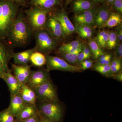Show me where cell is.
<instances>
[{"mask_svg": "<svg viewBox=\"0 0 122 122\" xmlns=\"http://www.w3.org/2000/svg\"><path fill=\"white\" fill-rule=\"evenodd\" d=\"M37 114L29 118L22 120V122H39Z\"/></svg>", "mask_w": 122, "mask_h": 122, "instance_id": "39", "label": "cell"}, {"mask_svg": "<svg viewBox=\"0 0 122 122\" xmlns=\"http://www.w3.org/2000/svg\"><path fill=\"white\" fill-rule=\"evenodd\" d=\"M20 94L22 99L26 104L36 105V98L35 92L26 84H21Z\"/></svg>", "mask_w": 122, "mask_h": 122, "instance_id": "16", "label": "cell"}, {"mask_svg": "<svg viewBox=\"0 0 122 122\" xmlns=\"http://www.w3.org/2000/svg\"><path fill=\"white\" fill-rule=\"evenodd\" d=\"M45 29L57 41L65 38L61 24L54 14L47 17Z\"/></svg>", "mask_w": 122, "mask_h": 122, "instance_id": "9", "label": "cell"}, {"mask_svg": "<svg viewBox=\"0 0 122 122\" xmlns=\"http://www.w3.org/2000/svg\"><path fill=\"white\" fill-rule=\"evenodd\" d=\"M36 51L47 55L55 49L57 41L45 29L34 32Z\"/></svg>", "mask_w": 122, "mask_h": 122, "instance_id": "3", "label": "cell"}, {"mask_svg": "<svg viewBox=\"0 0 122 122\" xmlns=\"http://www.w3.org/2000/svg\"><path fill=\"white\" fill-rule=\"evenodd\" d=\"M32 32L26 18L20 14L12 25L8 37L14 45L22 46L28 42Z\"/></svg>", "mask_w": 122, "mask_h": 122, "instance_id": "1", "label": "cell"}, {"mask_svg": "<svg viewBox=\"0 0 122 122\" xmlns=\"http://www.w3.org/2000/svg\"><path fill=\"white\" fill-rule=\"evenodd\" d=\"M45 56L46 59V65L49 71L59 70L72 72H81V66L70 65L61 58L49 55Z\"/></svg>", "mask_w": 122, "mask_h": 122, "instance_id": "6", "label": "cell"}, {"mask_svg": "<svg viewBox=\"0 0 122 122\" xmlns=\"http://www.w3.org/2000/svg\"><path fill=\"white\" fill-rule=\"evenodd\" d=\"M96 9L95 8L76 13L74 20L76 24L85 25L91 26H94Z\"/></svg>", "mask_w": 122, "mask_h": 122, "instance_id": "11", "label": "cell"}, {"mask_svg": "<svg viewBox=\"0 0 122 122\" xmlns=\"http://www.w3.org/2000/svg\"><path fill=\"white\" fill-rule=\"evenodd\" d=\"M26 104L20 93L11 95L10 105L8 109L14 116H17Z\"/></svg>", "mask_w": 122, "mask_h": 122, "instance_id": "14", "label": "cell"}, {"mask_svg": "<svg viewBox=\"0 0 122 122\" xmlns=\"http://www.w3.org/2000/svg\"><path fill=\"white\" fill-rule=\"evenodd\" d=\"M117 36V44L118 43H120V42L122 41V26L119 28L117 30V32H116Z\"/></svg>", "mask_w": 122, "mask_h": 122, "instance_id": "38", "label": "cell"}, {"mask_svg": "<svg viewBox=\"0 0 122 122\" xmlns=\"http://www.w3.org/2000/svg\"><path fill=\"white\" fill-rule=\"evenodd\" d=\"M11 1H16V2H19V3H22L24 2L25 0H10Z\"/></svg>", "mask_w": 122, "mask_h": 122, "instance_id": "43", "label": "cell"}, {"mask_svg": "<svg viewBox=\"0 0 122 122\" xmlns=\"http://www.w3.org/2000/svg\"><path fill=\"white\" fill-rule=\"evenodd\" d=\"M54 15L61 24L65 37L76 32L75 27L69 19L64 10H62Z\"/></svg>", "mask_w": 122, "mask_h": 122, "instance_id": "10", "label": "cell"}, {"mask_svg": "<svg viewBox=\"0 0 122 122\" xmlns=\"http://www.w3.org/2000/svg\"><path fill=\"white\" fill-rule=\"evenodd\" d=\"M49 81H50V77L49 71L39 69L31 71L29 79L26 85L34 90L42 83Z\"/></svg>", "mask_w": 122, "mask_h": 122, "instance_id": "8", "label": "cell"}, {"mask_svg": "<svg viewBox=\"0 0 122 122\" xmlns=\"http://www.w3.org/2000/svg\"><path fill=\"white\" fill-rule=\"evenodd\" d=\"M109 32L106 30L99 31L95 39L101 48L107 47L109 37Z\"/></svg>", "mask_w": 122, "mask_h": 122, "instance_id": "27", "label": "cell"}, {"mask_svg": "<svg viewBox=\"0 0 122 122\" xmlns=\"http://www.w3.org/2000/svg\"><path fill=\"white\" fill-rule=\"evenodd\" d=\"M75 27L76 32L83 39H88L92 36L93 31L92 27L88 25L76 24Z\"/></svg>", "mask_w": 122, "mask_h": 122, "instance_id": "23", "label": "cell"}, {"mask_svg": "<svg viewBox=\"0 0 122 122\" xmlns=\"http://www.w3.org/2000/svg\"><path fill=\"white\" fill-rule=\"evenodd\" d=\"M114 9L118 13H122V0H115L113 4Z\"/></svg>", "mask_w": 122, "mask_h": 122, "instance_id": "32", "label": "cell"}, {"mask_svg": "<svg viewBox=\"0 0 122 122\" xmlns=\"http://www.w3.org/2000/svg\"><path fill=\"white\" fill-rule=\"evenodd\" d=\"M35 51H37L35 47L32 49L14 54L13 57L14 64L18 65L28 64L30 62L31 55Z\"/></svg>", "mask_w": 122, "mask_h": 122, "instance_id": "17", "label": "cell"}, {"mask_svg": "<svg viewBox=\"0 0 122 122\" xmlns=\"http://www.w3.org/2000/svg\"><path fill=\"white\" fill-rule=\"evenodd\" d=\"M30 61L33 65L41 67L46 65V59L45 55L38 51H35L31 55Z\"/></svg>", "mask_w": 122, "mask_h": 122, "instance_id": "25", "label": "cell"}, {"mask_svg": "<svg viewBox=\"0 0 122 122\" xmlns=\"http://www.w3.org/2000/svg\"><path fill=\"white\" fill-rule=\"evenodd\" d=\"M87 59V57L85 56L82 50L81 52L79 54L78 56V63H81L83 61Z\"/></svg>", "mask_w": 122, "mask_h": 122, "instance_id": "37", "label": "cell"}, {"mask_svg": "<svg viewBox=\"0 0 122 122\" xmlns=\"http://www.w3.org/2000/svg\"><path fill=\"white\" fill-rule=\"evenodd\" d=\"M37 110L36 105L26 104L17 117L22 121L37 114Z\"/></svg>", "mask_w": 122, "mask_h": 122, "instance_id": "20", "label": "cell"}, {"mask_svg": "<svg viewBox=\"0 0 122 122\" xmlns=\"http://www.w3.org/2000/svg\"><path fill=\"white\" fill-rule=\"evenodd\" d=\"M14 116L8 109L0 113V122H13Z\"/></svg>", "mask_w": 122, "mask_h": 122, "instance_id": "31", "label": "cell"}, {"mask_svg": "<svg viewBox=\"0 0 122 122\" xmlns=\"http://www.w3.org/2000/svg\"><path fill=\"white\" fill-rule=\"evenodd\" d=\"M122 22V18L120 14L113 12L110 14L108 20L103 27L113 28L120 25Z\"/></svg>", "mask_w": 122, "mask_h": 122, "instance_id": "26", "label": "cell"}, {"mask_svg": "<svg viewBox=\"0 0 122 122\" xmlns=\"http://www.w3.org/2000/svg\"><path fill=\"white\" fill-rule=\"evenodd\" d=\"M7 72L5 69L2 62L0 60V78H2L3 74L5 72Z\"/></svg>", "mask_w": 122, "mask_h": 122, "instance_id": "40", "label": "cell"}, {"mask_svg": "<svg viewBox=\"0 0 122 122\" xmlns=\"http://www.w3.org/2000/svg\"><path fill=\"white\" fill-rule=\"evenodd\" d=\"M33 90L36 95V101H59L56 89L51 81L44 82Z\"/></svg>", "mask_w": 122, "mask_h": 122, "instance_id": "7", "label": "cell"}, {"mask_svg": "<svg viewBox=\"0 0 122 122\" xmlns=\"http://www.w3.org/2000/svg\"><path fill=\"white\" fill-rule=\"evenodd\" d=\"M116 54L118 59H122V43H120L118 46L115 51Z\"/></svg>", "mask_w": 122, "mask_h": 122, "instance_id": "34", "label": "cell"}, {"mask_svg": "<svg viewBox=\"0 0 122 122\" xmlns=\"http://www.w3.org/2000/svg\"><path fill=\"white\" fill-rule=\"evenodd\" d=\"M94 5L92 0H76L73 4V10L75 14L90 9Z\"/></svg>", "mask_w": 122, "mask_h": 122, "instance_id": "18", "label": "cell"}, {"mask_svg": "<svg viewBox=\"0 0 122 122\" xmlns=\"http://www.w3.org/2000/svg\"><path fill=\"white\" fill-rule=\"evenodd\" d=\"M14 54L12 51L0 45V60L2 62L7 71L10 70L8 67V63Z\"/></svg>", "mask_w": 122, "mask_h": 122, "instance_id": "21", "label": "cell"}, {"mask_svg": "<svg viewBox=\"0 0 122 122\" xmlns=\"http://www.w3.org/2000/svg\"><path fill=\"white\" fill-rule=\"evenodd\" d=\"M113 78L116 80L122 82V71L119 72L116 75H114Z\"/></svg>", "mask_w": 122, "mask_h": 122, "instance_id": "41", "label": "cell"}, {"mask_svg": "<svg viewBox=\"0 0 122 122\" xmlns=\"http://www.w3.org/2000/svg\"><path fill=\"white\" fill-rule=\"evenodd\" d=\"M40 122H54L52 121H51V120L44 118Z\"/></svg>", "mask_w": 122, "mask_h": 122, "instance_id": "42", "label": "cell"}, {"mask_svg": "<svg viewBox=\"0 0 122 122\" xmlns=\"http://www.w3.org/2000/svg\"><path fill=\"white\" fill-rule=\"evenodd\" d=\"M94 70L105 76H111L110 64L108 65H101L96 63L94 65Z\"/></svg>", "mask_w": 122, "mask_h": 122, "instance_id": "29", "label": "cell"}, {"mask_svg": "<svg viewBox=\"0 0 122 122\" xmlns=\"http://www.w3.org/2000/svg\"><path fill=\"white\" fill-rule=\"evenodd\" d=\"M50 9L34 7L27 11L26 19L33 32L42 30L45 26Z\"/></svg>", "mask_w": 122, "mask_h": 122, "instance_id": "4", "label": "cell"}, {"mask_svg": "<svg viewBox=\"0 0 122 122\" xmlns=\"http://www.w3.org/2000/svg\"><path fill=\"white\" fill-rule=\"evenodd\" d=\"M12 69L14 76L22 84H26L28 81L31 70L28 64L18 65L12 64Z\"/></svg>", "mask_w": 122, "mask_h": 122, "instance_id": "12", "label": "cell"}, {"mask_svg": "<svg viewBox=\"0 0 122 122\" xmlns=\"http://www.w3.org/2000/svg\"><path fill=\"white\" fill-rule=\"evenodd\" d=\"M117 45V40L116 32L114 31L109 32V37L107 42V46L109 50L113 49Z\"/></svg>", "mask_w": 122, "mask_h": 122, "instance_id": "30", "label": "cell"}, {"mask_svg": "<svg viewBox=\"0 0 122 122\" xmlns=\"http://www.w3.org/2000/svg\"><path fill=\"white\" fill-rule=\"evenodd\" d=\"M83 45L79 48L78 50L74 52L67 53L58 54L62 58L65 60L68 63L72 65L76 66L75 65L77 64V57L79 54L82 51Z\"/></svg>", "mask_w": 122, "mask_h": 122, "instance_id": "24", "label": "cell"}, {"mask_svg": "<svg viewBox=\"0 0 122 122\" xmlns=\"http://www.w3.org/2000/svg\"><path fill=\"white\" fill-rule=\"evenodd\" d=\"M1 79L7 83L11 95L20 93L22 83L12 73L10 70L5 73Z\"/></svg>", "mask_w": 122, "mask_h": 122, "instance_id": "13", "label": "cell"}, {"mask_svg": "<svg viewBox=\"0 0 122 122\" xmlns=\"http://www.w3.org/2000/svg\"><path fill=\"white\" fill-rule=\"evenodd\" d=\"M37 101L39 112L44 117L54 122H59L62 116V109L59 101Z\"/></svg>", "mask_w": 122, "mask_h": 122, "instance_id": "5", "label": "cell"}, {"mask_svg": "<svg viewBox=\"0 0 122 122\" xmlns=\"http://www.w3.org/2000/svg\"><path fill=\"white\" fill-rule=\"evenodd\" d=\"M107 0L109 4H113V3L115 1V0Z\"/></svg>", "mask_w": 122, "mask_h": 122, "instance_id": "44", "label": "cell"}, {"mask_svg": "<svg viewBox=\"0 0 122 122\" xmlns=\"http://www.w3.org/2000/svg\"><path fill=\"white\" fill-rule=\"evenodd\" d=\"M94 1H95V2H102L104 0H93Z\"/></svg>", "mask_w": 122, "mask_h": 122, "instance_id": "45", "label": "cell"}, {"mask_svg": "<svg viewBox=\"0 0 122 122\" xmlns=\"http://www.w3.org/2000/svg\"><path fill=\"white\" fill-rule=\"evenodd\" d=\"M82 70H86L92 67L93 61L89 59H86L81 63Z\"/></svg>", "mask_w": 122, "mask_h": 122, "instance_id": "33", "label": "cell"}, {"mask_svg": "<svg viewBox=\"0 0 122 122\" xmlns=\"http://www.w3.org/2000/svg\"><path fill=\"white\" fill-rule=\"evenodd\" d=\"M83 45V44L78 40L63 44L58 49V54L74 52Z\"/></svg>", "mask_w": 122, "mask_h": 122, "instance_id": "19", "label": "cell"}, {"mask_svg": "<svg viewBox=\"0 0 122 122\" xmlns=\"http://www.w3.org/2000/svg\"><path fill=\"white\" fill-rule=\"evenodd\" d=\"M72 0H66V1L67 3H69L70 2H71V1H72Z\"/></svg>", "mask_w": 122, "mask_h": 122, "instance_id": "46", "label": "cell"}, {"mask_svg": "<svg viewBox=\"0 0 122 122\" xmlns=\"http://www.w3.org/2000/svg\"><path fill=\"white\" fill-rule=\"evenodd\" d=\"M110 13L109 10L104 7L96 9L95 16L94 27L103 28L108 20Z\"/></svg>", "mask_w": 122, "mask_h": 122, "instance_id": "15", "label": "cell"}, {"mask_svg": "<svg viewBox=\"0 0 122 122\" xmlns=\"http://www.w3.org/2000/svg\"><path fill=\"white\" fill-rule=\"evenodd\" d=\"M16 5L10 0L0 1V36L8 37L9 31L17 16Z\"/></svg>", "mask_w": 122, "mask_h": 122, "instance_id": "2", "label": "cell"}, {"mask_svg": "<svg viewBox=\"0 0 122 122\" xmlns=\"http://www.w3.org/2000/svg\"><path fill=\"white\" fill-rule=\"evenodd\" d=\"M112 57V55L110 54H104L98 58L97 60V61H104L107 59H111Z\"/></svg>", "mask_w": 122, "mask_h": 122, "instance_id": "36", "label": "cell"}, {"mask_svg": "<svg viewBox=\"0 0 122 122\" xmlns=\"http://www.w3.org/2000/svg\"><path fill=\"white\" fill-rule=\"evenodd\" d=\"M30 3L34 7L50 9L59 4V0H30Z\"/></svg>", "mask_w": 122, "mask_h": 122, "instance_id": "22", "label": "cell"}, {"mask_svg": "<svg viewBox=\"0 0 122 122\" xmlns=\"http://www.w3.org/2000/svg\"><path fill=\"white\" fill-rule=\"evenodd\" d=\"M82 51L85 54V56L87 57V59H88L91 56V51L90 48L83 45Z\"/></svg>", "mask_w": 122, "mask_h": 122, "instance_id": "35", "label": "cell"}, {"mask_svg": "<svg viewBox=\"0 0 122 122\" xmlns=\"http://www.w3.org/2000/svg\"><path fill=\"white\" fill-rule=\"evenodd\" d=\"M89 46L91 52L95 59H97L100 56L105 53L103 52L102 48L97 44L95 40L90 39L89 41Z\"/></svg>", "mask_w": 122, "mask_h": 122, "instance_id": "28", "label": "cell"}]
</instances>
